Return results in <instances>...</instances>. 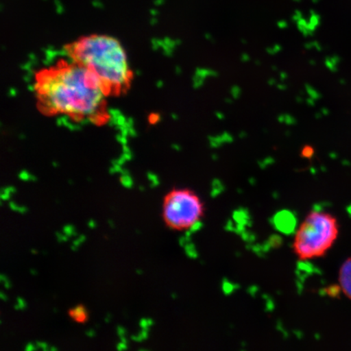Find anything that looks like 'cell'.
Listing matches in <instances>:
<instances>
[{
    "instance_id": "cell-1",
    "label": "cell",
    "mask_w": 351,
    "mask_h": 351,
    "mask_svg": "<svg viewBox=\"0 0 351 351\" xmlns=\"http://www.w3.org/2000/svg\"><path fill=\"white\" fill-rule=\"evenodd\" d=\"M39 108L49 115L100 123L110 96L97 76L71 60L39 72L34 83Z\"/></svg>"
},
{
    "instance_id": "cell-2",
    "label": "cell",
    "mask_w": 351,
    "mask_h": 351,
    "mask_svg": "<svg viewBox=\"0 0 351 351\" xmlns=\"http://www.w3.org/2000/svg\"><path fill=\"white\" fill-rule=\"evenodd\" d=\"M66 51L73 62L97 76L109 95H120L129 89L133 73L118 39L105 34L87 35L70 43Z\"/></svg>"
},
{
    "instance_id": "cell-3",
    "label": "cell",
    "mask_w": 351,
    "mask_h": 351,
    "mask_svg": "<svg viewBox=\"0 0 351 351\" xmlns=\"http://www.w3.org/2000/svg\"><path fill=\"white\" fill-rule=\"evenodd\" d=\"M339 234V223L332 215L313 210L307 214L293 237V253L301 261L323 257L335 243Z\"/></svg>"
},
{
    "instance_id": "cell-4",
    "label": "cell",
    "mask_w": 351,
    "mask_h": 351,
    "mask_svg": "<svg viewBox=\"0 0 351 351\" xmlns=\"http://www.w3.org/2000/svg\"><path fill=\"white\" fill-rule=\"evenodd\" d=\"M205 210L204 202L194 191L178 189L165 197L163 217L169 229L188 232L199 225Z\"/></svg>"
},
{
    "instance_id": "cell-5",
    "label": "cell",
    "mask_w": 351,
    "mask_h": 351,
    "mask_svg": "<svg viewBox=\"0 0 351 351\" xmlns=\"http://www.w3.org/2000/svg\"><path fill=\"white\" fill-rule=\"evenodd\" d=\"M339 284L342 292L351 300V258L346 260L341 267Z\"/></svg>"
},
{
    "instance_id": "cell-6",
    "label": "cell",
    "mask_w": 351,
    "mask_h": 351,
    "mask_svg": "<svg viewBox=\"0 0 351 351\" xmlns=\"http://www.w3.org/2000/svg\"><path fill=\"white\" fill-rule=\"evenodd\" d=\"M219 74L216 70L207 68H197L195 70L194 77H193V86L195 89H199L204 86L205 81L208 77H217Z\"/></svg>"
},
{
    "instance_id": "cell-7",
    "label": "cell",
    "mask_w": 351,
    "mask_h": 351,
    "mask_svg": "<svg viewBox=\"0 0 351 351\" xmlns=\"http://www.w3.org/2000/svg\"><path fill=\"white\" fill-rule=\"evenodd\" d=\"M209 147L213 149H217L225 144H231L234 143V138L229 132L223 131L222 134L209 136L208 138Z\"/></svg>"
},
{
    "instance_id": "cell-8",
    "label": "cell",
    "mask_w": 351,
    "mask_h": 351,
    "mask_svg": "<svg viewBox=\"0 0 351 351\" xmlns=\"http://www.w3.org/2000/svg\"><path fill=\"white\" fill-rule=\"evenodd\" d=\"M69 315L73 320L78 323H84L87 320L88 313L82 305H77L69 310Z\"/></svg>"
},
{
    "instance_id": "cell-9",
    "label": "cell",
    "mask_w": 351,
    "mask_h": 351,
    "mask_svg": "<svg viewBox=\"0 0 351 351\" xmlns=\"http://www.w3.org/2000/svg\"><path fill=\"white\" fill-rule=\"evenodd\" d=\"M305 89L307 95H309V97L313 98L314 99H317L319 97V95L318 92L314 89L313 86L309 84H305Z\"/></svg>"
},
{
    "instance_id": "cell-10",
    "label": "cell",
    "mask_w": 351,
    "mask_h": 351,
    "mask_svg": "<svg viewBox=\"0 0 351 351\" xmlns=\"http://www.w3.org/2000/svg\"><path fill=\"white\" fill-rule=\"evenodd\" d=\"M231 97L234 99H239L241 95V89L238 85H234L230 89Z\"/></svg>"
},
{
    "instance_id": "cell-11",
    "label": "cell",
    "mask_w": 351,
    "mask_h": 351,
    "mask_svg": "<svg viewBox=\"0 0 351 351\" xmlns=\"http://www.w3.org/2000/svg\"><path fill=\"white\" fill-rule=\"evenodd\" d=\"M282 51V46L279 45V44H276L274 46L269 47L266 49L267 53L271 56L278 54L279 52Z\"/></svg>"
},
{
    "instance_id": "cell-12",
    "label": "cell",
    "mask_w": 351,
    "mask_h": 351,
    "mask_svg": "<svg viewBox=\"0 0 351 351\" xmlns=\"http://www.w3.org/2000/svg\"><path fill=\"white\" fill-rule=\"evenodd\" d=\"M283 124L295 125L297 124V119L295 117L291 116V114H284Z\"/></svg>"
},
{
    "instance_id": "cell-13",
    "label": "cell",
    "mask_w": 351,
    "mask_h": 351,
    "mask_svg": "<svg viewBox=\"0 0 351 351\" xmlns=\"http://www.w3.org/2000/svg\"><path fill=\"white\" fill-rule=\"evenodd\" d=\"M148 337V330L147 329H142V331L140 332L138 336H132L131 339L135 341H142L143 340H146Z\"/></svg>"
},
{
    "instance_id": "cell-14",
    "label": "cell",
    "mask_w": 351,
    "mask_h": 351,
    "mask_svg": "<svg viewBox=\"0 0 351 351\" xmlns=\"http://www.w3.org/2000/svg\"><path fill=\"white\" fill-rule=\"evenodd\" d=\"M64 234L69 237H77V234L72 225H66L63 229Z\"/></svg>"
},
{
    "instance_id": "cell-15",
    "label": "cell",
    "mask_w": 351,
    "mask_h": 351,
    "mask_svg": "<svg viewBox=\"0 0 351 351\" xmlns=\"http://www.w3.org/2000/svg\"><path fill=\"white\" fill-rule=\"evenodd\" d=\"M302 156L306 158V159H311V158L314 156V150L313 148L310 147H306L304 148L302 152Z\"/></svg>"
},
{
    "instance_id": "cell-16",
    "label": "cell",
    "mask_w": 351,
    "mask_h": 351,
    "mask_svg": "<svg viewBox=\"0 0 351 351\" xmlns=\"http://www.w3.org/2000/svg\"><path fill=\"white\" fill-rule=\"evenodd\" d=\"M26 304L23 298H17L16 304L14 306V308L17 311L25 309Z\"/></svg>"
},
{
    "instance_id": "cell-17",
    "label": "cell",
    "mask_w": 351,
    "mask_h": 351,
    "mask_svg": "<svg viewBox=\"0 0 351 351\" xmlns=\"http://www.w3.org/2000/svg\"><path fill=\"white\" fill-rule=\"evenodd\" d=\"M11 192L8 190V188L3 189L1 193V199L3 201H6L10 199Z\"/></svg>"
},
{
    "instance_id": "cell-18",
    "label": "cell",
    "mask_w": 351,
    "mask_h": 351,
    "mask_svg": "<svg viewBox=\"0 0 351 351\" xmlns=\"http://www.w3.org/2000/svg\"><path fill=\"white\" fill-rule=\"evenodd\" d=\"M56 236L57 237V239H58L59 243H64V241H67L69 239V237L65 235L64 234H60V232H56Z\"/></svg>"
},
{
    "instance_id": "cell-19",
    "label": "cell",
    "mask_w": 351,
    "mask_h": 351,
    "mask_svg": "<svg viewBox=\"0 0 351 351\" xmlns=\"http://www.w3.org/2000/svg\"><path fill=\"white\" fill-rule=\"evenodd\" d=\"M37 349H42L44 351L49 350V348H48V345L46 343V342L43 341H37L36 342Z\"/></svg>"
},
{
    "instance_id": "cell-20",
    "label": "cell",
    "mask_w": 351,
    "mask_h": 351,
    "mask_svg": "<svg viewBox=\"0 0 351 351\" xmlns=\"http://www.w3.org/2000/svg\"><path fill=\"white\" fill-rule=\"evenodd\" d=\"M0 280H1L2 282H3L4 287H5L6 289H10L11 287V283L5 276H4L3 274L0 275Z\"/></svg>"
},
{
    "instance_id": "cell-21",
    "label": "cell",
    "mask_w": 351,
    "mask_h": 351,
    "mask_svg": "<svg viewBox=\"0 0 351 351\" xmlns=\"http://www.w3.org/2000/svg\"><path fill=\"white\" fill-rule=\"evenodd\" d=\"M139 326L140 327L142 328V329H147V330H149V328H150V326H149V324H148V322H147V319H141V320H140V322H139Z\"/></svg>"
},
{
    "instance_id": "cell-22",
    "label": "cell",
    "mask_w": 351,
    "mask_h": 351,
    "mask_svg": "<svg viewBox=\"0 0 351 351\" xmlns=\"http://www.w3.org/2000/svg\"><path fill=\"white\" fill-rule=\"evenodd\" d=\"M121 182H122L123 185H124L127 188H130L132 186V182L130 178H122Z\"/></svg>"
},
{
    "instance_id": "cell-23",
    "label": "cell",
    "mask_w": 351,
    "mask_h": 351,
    "mask_svg": "<svg viewBox=\"0 0 351 351\" xmlns=\"http://www.w3.org/2000/svg\"><path fill=\"white\" fill-rule=\"evenodd\" d=\"M25 350L26 351H32V350H37V346L36 345H34L33 343H28L26 344Z\"/></svg>"
},
{
    "instance_id": "cell-24",
    "label": "cell",
    "mask_w": 351,
    "mask_h": 351,
    "mask_svg": "<svg viewBox=\"0 0 351 351\" xmlns=\"http://www.w3.org/2000/svg\"><path fill=\"white\" fill-rule=\"evenodd\" d=\"M274 162V158H271L269 156V157L265 158V159L263 160L261 164L267 165L273 164Z\"/></svg>"
},
{
    "instance_id": "cell-25",
    "label": "cell",
    "mask_w": 351,
    "mask_h": 351,
    "mask_svg": "<svg viewBox=\"0 0 351 351\" xmlns=\"http://www.w3.org/2000/svg\"><path fill=\"white\" fill-rule=\"evenodd\" d=\"M250 60H251V57L247 53L241 55V61H243V63H247Z\"/></svg>"
},
{
    "instance_id": "cell-26",
    "label": "cell",
    "mask_w": 351,
    "mask_h": 351,
    "mask_svg": "<svg viewBox=\"0 0 351 351\" xmlns=\"http://www.w3.org/2000/svg\"><path fill=\"white\" fill-rule=\"evenodd\" d=\"M215 116H216L218 120L221 121L225 120L226 118L225 114H223L221 111H217L216 112H215Z\"/></svg>"
},
{
    "instance_id": "cell-27",
    "label": "cell",
    "mask_w": 351,
    "mask_h": 351,
    "mask_svg": "<svg viewBox=\"0 0 351 351\" xmlns=\"http://www.w3.org/2000/svg\"><path fill=\"white\" fill-rule=\"evenodd\" d=\"M127 348H128V346L125 342L120 341V343H118L117 346L118 350H126Z\"/></svg>"
},
{
    "instance_id": "cell-28",
    "label": "cell",
    "mask_w": 351,
    "mask_h": 351,
    "mask_svg": "<svg viewBox=\"0 0 351 351\" xmlns=\"http://www.w3.org/2000/svg\"><path fill=\"white\" fill-rule=\"evenodd\" d=\"M117 331L119 337H123L125 335V329L121 326H117Z\"/></svg>"
},
{
    "instance_id": "cell-29",
    "label": "cell",
    "mask_w": 351,
    "mask_h": 351,
    "mask_svg": "<svg viewBox=\"0 0 351 351\" xmlns=\"http://www.w3.org/2000/svg\"><path fill=\"white\" fill-rule=\"evenodd\" d=\"M8 207H10V208L12 210H16V212H17V210H19V206H17L14 202H10V203H8Z\"/></svg>"
},
{
    "instance_id": "cell-30",
    "label": "cell",
    "mask_w": 351,
    "mask_h": 351,
    "mask_svg": "<svg viewBox=\"0 0 351 351\" xmlns=\"http://www.w3.org/2000/svg\"><path fill=\"white\" fill-rule=\"evenodd\" d=\"M279 75H280V80H282V82L287 80L288 73L287 72H284V71L280 72Z\"/></svg>"
},
{
    "instance_id": "cell-31",
    "label": "cell",
    "mask_w": 351,
    "mask_h": 351,
    "mask_svg": "<svg viewBox=\"0 0 351 351\" xmlns=\"http://www.w3.org/2000/svg\"><path fill=\"white\" fill-rule=\"evenodd\" d=\"M86 335L87 337H90V339H92V337H94L95 335V330H93V329H90V330H87L86 332Z\"/></svg>"
},
{
    "instance_id": "cell-32",
    "label": "cell",
    "mask_w": 351,
    "mask_h": 351,
    "mask_svg": "<svg viewBox=\"0 0 351 351\" xmlns=\"http://www.w3.org/2000/svg\"><path fill=\"white\" fill-rule=\"evenodd\" d=\"M27 208L25 207V206H21V207H19V210H17V212L20 213L21 214H25L26 213H27Z\"/></svg>"
},
{
    "instance_id": "cell-33",
    "label": "cell",
    "mask_w": 351,
    "mask_h": 351,
    "mask_svg": "<svg viewBox=\"0 0 351 351\" xmlns=\"http://www.w3.org/2000/svg\"><path fill=\"white\" fill-rule=\"evenodd\" d=\"M276 87H278L280 90H282V91L287 90V88H288L287 86L285 84H283V83H280V84L276 85Z\"/></svg>"
},
{
    "instance_id": "cell-34",
    "label": "cell",
    "mask_w": 351,
    "mask_h": 351,
    "mask_svg": "<svg viewBox=\"0 0 351 351\" xmlns=\"http://www.w3.org/2000/svg\"><path fill=\"white\" fill-rule=\"evenodd\" d=\"M239 137L241 139L245 138L247 137V132L244 130H241L240 133L239 134Z\"/></svg>"
},
{
    "instance_id": "cell-35",
    "label": "cell",
    "mask_w": 351,
    "mask_h": 351,
    "mask_svg": "<svg viewBox=\"0 0 351 351\" xmlns=\"http://www.w3.org/2000/svg\"><path fill=\"white\" fill-rule=\"evenodd\" d=\"M267 83H269V85L270 86H274L278 85V83H276V80L275 78H270L269 81H267Z\"/></svg>"
},
{
    "instance_id": "cell-36",
    "label": "cell",
    "mask_w": 351,
    "mask_h": 351,
    "mask_svg": "<svg viewBox=\"0 0 351 351\" xmlns=\"http://www.w3.org/2000/svg\"><path fill=\"white\" fill-rule=\"evenodd\" d=\"M88 226H89L90 229H95L96 227V223L93 219H90L89 222H88Z\"/></svg>"
},
{
    "instance_id": "cell-37",
    "label": "cell",
    "mask_w": 351,
    "mask_h": 351,
    "mask_svg": "<svg viewBox=\"0 0 351 351\" xmlns=\"http://www.w3.org/2000/svg\"><path fill=\"white\" fill-rule=\"evenodd\" d=\"M306 104L309 105V106H314L315 105V99L313 98L309 97L308 99H306Z\"/></svg>"
},
{
    "instance_id": "cell-38",
    "label": "cell",
    "mask_w": 351,
    "mask_h": 351,
    "mask_svg": "<svg viewBox=\"0 0 351 351\" xmlns=\"http://www.w3.org/2000/svg\"><path fill=\"white\" fill-rule=\"evenodd\" d=\"M304 47L307 50H311V48L314 47V44H313V43H306L305 45H304Z\"/></svg>"
},
{
    "instance_id": "cell-39",
    "label": "cell",
    "mask_w": 351,
    "mask_h": 351,
    "mask_svg": "<svg viewBox=\"0 0 351 351\" xmlns=\"http://www.w3.org/2000/svg\"><path fill=\"white\" fill-rule=\"evenodd\" d=\"M111 318H112L111 314H109V313L107 314L106 317H105V319H104L105 322L109 323L110 322H111Z\"/></svg>"
},
{
    "instance_id": "cell-40",
    "label": "cell",
    "mask_w": 351,
    "mask_h": 351,
    "mask_svg": "<svg viewBox=\"0 0 351 351\" xmlns=\"http://www.w3.org/2000/svg\"><path fill=\"white\" fill-rule=\"evenodd\" d=\"M297 103L302 104L304 102V98L302 97V96H297L296 97Z\"/></svg>"
},
{
    "instance_id": "cell-41",
    "label": "cell",
    "mask_w": 351,
    "mask_h": 351,
    "mask_svg": "<svg viewBox=\"0 0 351 351\" xmlns=\"http://www.w3.org/2000/svg\"><path fill=\"white\" fill-rule=\"evenodd\" d=\"M78 239H79V241H81L82 243H84V241L86 240V237L84 235H79Z\"/></svg>"
},
{
    "instance_id": "cell-42",
    "label": "cell",
    "mask_w": 351,
    "mask_h": 351,
    "mask_svg": "<svg viewBox=\"0 0 351 351\" xmlns=\"http://www.w3.org/2000/svg\"><path fill=\"white\" fill-rule=\"evenodd\" d=\"M0 297H1V300L3 301L8 300V298L5 295H4L3 292L0 293Z\"/></svg>"
},
{
    "instance_id": "cell-43",
    "label": "cell",
    "mask_w": 351,
    "mask_h": 351,
    "mask_svg": "<svg viewBox=\"0 0 351 351\" xmlns=\"http://www.w3.org/2000/svg\"><path fill=\"white\" fill-rule=\"evenodd\" d=\"M232 102H234V99H232V98H226V104H232Z\"/></svg>"
},
{
    "instance_id": "cell-44",
    "label": "cell",
    "mask_w": 351,
    "mask_h": 351,
    "mask_svg": "<svg viewBox=\"0 0 351 351\" xmlns=\"http://www.w3.org/2000/svg\"><path fill=\"white\" fill-rule=\"evenodd\" d=\"M121 341L125 342V343H128V341L125 339V336L120 337Z\"/></svg>"
},
{
    "instance_id": "cell-45",
    "label": "cell",
    "mask_w": 351,
    "mask_h": 351,
    "mask_svg": "<svg viewBox=\"0 0 351 351\" xmlns=\"http://www.w3.org/2000/svg\"><path fill=\"white\" fill-rule=\"evenodd\" d=\"M149 326H152L153 324V320L150 318L147 319Z\"/></svg>"
},
{
    "instance_id": "cell-46",
    "label": "cell",
    "mask_w": 351,
    "mask_h": 351,
    "mask_svg": "<svg viewBox=\"0 0 351 351\" xmlns=\"http://www.w3.org/2000/svg\"><path fill=\"white\" fill-rule=\"evenodd\" d=\"M108 223H109V226H111V228H112V229H113V228H114V223H113V221H111V219H109V221H108Z\"/></svg>"
},
{
    "instance_id": "cell-47",
    "label": "cell",
    "mask_w": 351,
    "mask_h": 351,
    "mask_svg": "<svg viewBox=\"0 0 351 351\" xmlns=\"http://www.w3.org/2000/svg\"><path fill=\"white\" fill-rule=\"evenodd\" d=\"M36 271L34 270V269H30V274L32 275H36Z\"/></svg>"
},
{
    "instance_id": "cell-48",
    "label": "cell",
    "mask_w": 351,
    "mask_h": 351,
    "mask_svg": "<svg viewBox=\"0 0 351 351\" xmlns=\"http://www.w3.org/2000/svg\"><path fill=\"white\" fill-rule=\"evenodd\" d=\"M136 273H137V274H139V275H141V274H143V271H142V270H140V269H137V270H136Z\"/></svg>"
},
{
    "instance_id": "cell-49",
    "label": "cell",
    "mask_w": 351,
    "mask_h": 351,
    "mask_svg": "<svg viewBox=\"0 0 351 351\" xmlns=\"http://www.w3.org/2000/svg\"><path fill=\"white\" fill-rule=\"evenodd\" d=\"M49 350H51V351H56L57 349L55 348V346H51V348H49Z\"/></svg>"
},
{
    "instance_id": "cell-50",
    "label": "cell",
    "mask_w": 351,
    "mask_h": 351,
    "mask_svg": "<svg viewBox=\"0 0 351 351\" xmlns=\"http://www.w3.org/2000/svg\"><path fill=\"white\" fill-rule=\"evenodd\" d=\"M285 135H287V137H289V136H291V132H289V131L285 132Z\"/></svg>"
},
{
    "instance_id": "cell-51",
    "label": "cell",
    "mask_w": 351,
    "mask_h": 351,
    "mask_svg": "<svg viewBox=\"0 0 351 351\" xmlns=\"http://www.w3.org/2000/svg\"><path fill=\"white\" fill-rule=\"evenodd\" d=\"M271 69H273L274 71H276V70H278V67H276V65L271 66Z\"/></svg>"
},
{
    "instance_id": "cell-52",
    "label": "cell",
    "mask_w": 351,
    "mask_h": 351,
    "mask_svg": "<svg viewBox=\"0 0 351 351\" xmlns=\"http://www.w3.org/2000/svg\"><path fill=\"white\" fill-rule=\"evenodd\" d=\"M256 65H258H258H261V61H260V60H256Z\"/></svg>"
},
{
    "instance_id": "cell-53",
    "label": "cell",
    "mask_w": 351,
    "mask_h": 351,
    "mask_svg": "<svg viewBox=\"0 0 351 351\" xmlns=\"http://www.w3.org/2000/svg\"><path fill=\"white\" fill-rule=\"evenodd\" d=\"M310 64H311V65H315V61H314V60H310Z\"/></svg>"
},
{
    "instance_id": "cell-54",
    "label": "cell",
    "mask_w": 351,
    "mask_h": 351,
    "mask_svg": "<svg viewBox=\"0 0 351 351\" xmlns=\"http://www.w3.org/2000/svg\"><path fill=\"white\" fill-rule=\"evenodd\" d=\"M213 158L214 160L215 159L217 160L218 157H217V155H215V154H214V155H213Z\"/></svg>"
},
{
    "instance_id": "cell-55",
    "label": "cell",
    "mask_w": 351,
    "mask_h": 351,
    "mask_svg": "<svg viewBox=\"0 0 351 351\" xmlns=\"http://www.w3.org/2000/svg\"><path fill=\"white\" fill-rule=\"evenodd\" d=\"M32 253L35 254H37V252L35 251V250H32Z\"/></svg>"
},
{
    "instance_id": "cell-56",
    "label": "cell",
    "mask_w": 351,
    "mask_h": 351,
    "mask_svg": "<svg viewBox=\"0 0 351 351\" xmlns=\"http://www.w3.org/2000/svg\"><path fill=\"white\" fill-rule=\"evenodd\" d=\"M207 39L208 40H212L213 38L210 36H207Z\"/></svg>"
},
{
    "instance_id": "cell-57",
    "label": "cell",
    "mask_w": 351,
    "mask_h": 351,
    "mask_svg": "<svg viewBox=\"0 0 351 351\" xmlns=\"http://www.w3.org/2000/svg\"><path fill=\"white\" fill-rule=\"evenodd\" d=\"M138 350L139 351H145V350H146V349H139Z\"/></svg>"
}]
</instances>
